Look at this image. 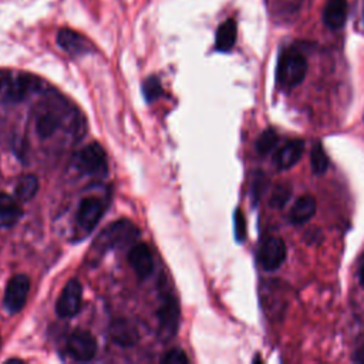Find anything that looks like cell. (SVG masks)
<instances>
[{"label": "cell", "mask_w": 364, "mask_h": 364, "mask_svg": "<svg viewBox=\"0 0 364 364\" xmlns=\"http://www.w3.org/2000/svg\"><path fill=\"white\" fill-rule=\"evenodd\" d=\"M236 21L233 18H229L225 23H222L216 31V50L222 53L230 51L236 43Z\"/></svg>", "instance_id": "2e32d148"}, {"label": "cell", "mask_w": 364, "mask_h": 364, "mask_svg": "<svg viewBox=\"0 0 364 364\" xmlns=\"http://www.w3.org/2000/svg\"><path fill=\"white\" fill-rule=\"evenodd\" d=\"M142 91H144V97L148 102L155 101L162 94V87H161L159 80L156 77L146 78L142 84Z\"/></svg>", "instance_id": "603a6c76"}, {"label": "cell", "mask_w": 364, "mask_h": 364, "mask_svg": "<svg viewBox=\"0 0 364 364\" xmlns=\"http://www.w3.org/2000/svg\"><path fill=\"white\" fill-rule=\"evenodd\" d=\"M57 43L63 50H65L67 53L74 54V55L84 54L91 50V44L88 43V40L84 36H81L77 31L68 30V28H63L58 31Z\"/></svg>", "instance_id": "7c38bea8"}, {"label": "cell", "mask_w": 364, "mask_h": 364, "mask_svg": "<svg viewBox=\"0 0 364 364\" xmlns=\"http://www.w3.org/2000/svg\"><path fill=\"white\" fill-rule=\"evenodd\" d=\"M67 351L77 361H90L97 353V341L91 333L77 330L67 340Z\"/></svg>", "instance_id": "52a82bcc"}, {"label": "cell", "mask_w": 364, "mask_h": 364, "mask_svg": "<svg viewBox=\"0 0 364 364\" xmlns=\"http://www.w3.org/2000/svg\"><path fill=\"white\" fill-rule=\"evenodd\" d=\"M277 141H279V136H277L274 129H272V128L264 129L260 134V136L257 138V141H256V151H257V154L262 155V156L270 154L274 149Z\"/></svg>", "instance_id": "7402d4cb"}, {"label": "cell", "mask_w": 364, "mask_h": 364, "mask_svg": "<svg viewBox=\"0 0 364 364\" xmlns=\"http://www.w3.org/2000/svg\"><path fill=\"white\" fill-rule=\"evenodd\" d=\"M36 80H31L28 75H20L7 84V95L10 100L18 101L36 85Z\"/></svg>", "instance_id": "ffe728a7"}, {"label": "cell", "mask_w": 364, "mask_h": 364, "mask_svg": "<svg viewBox=\"0 0 364 364\" xmlns=\"http://www.w3.org/2000/svg\"><path fill=\"white\" fill-rule=\"evenodd\" d=\"M38 191V179L34 175H23L14 188V195L18 200H30Z\"/></svg>", "instance_id": "ac0fdd59"}, {"label": "cell", "mask_w": 364, "mask_h": 364, "mask_svg": "<svg viewBox=\"0 0 364 364\" xmlns=\"http://www.w3.org/2000/svg\"><path fill=\"white\" fill-rule=\"evenodd\" d=\"M109 337L114 340V343H117L122 347H129L136 343L138 331L129 321L119 318L111 324Z\"/></svg>", "instance_id": "9a60e30c"}, {"label": "cell", "mask_w": 364, "mask_h": 364, "mask_svg": "<svg viewBox=\"0 0 364 364\" xmlns=\"http://www.w3.org/2000/svg\"><path fill=\"white\" fill-rule=\"evenodd\" d=\"M128 259L134 272L138 274V277L146 279L151 276L154 270V257L148 245L145 243L134 245L129 250Z\"/></svg>", "instance_id": "30bf717a"}, {"label": "cell", "mask_w": 364, "mask_h": 364, "mask_svg": "<svg viewBox=\"0 0 364 364\" xmlns=\"http://www.w3.org/2000/svg\"><path fill=\"white\" fill-rule=\"evenodd\" d=\"M188 357L181 348L168 350L164 357L161 358L162 364H188Z\"/></svg>", "instance_id": "d4e9b609"}, {"label": "cell", "mask_w": 364, "mask_h": 364, "mask_svg": "<svg viewBox=\"0 0 364 364\" xmlns=\"http://www.w3.org/2000/svg\"><path fill=\"white\" fill-rule=\"evenodd\" d=\"M310 164L311 169L316 175H321L328 168V156L320 142H314L310 152Z\"/></svg>", "instance_id": "44dd1931"}, {"label": "cell", "mask_w": 364, "mask_h": 364, "mask_svg": "<svg viewBox=\"0 0 364 364\" xmlns=\"http://www.w3.org/2000/svg\"><path fill=\"white\" fill-rule=\"evenodd\" d=\"M363 14H364V9H363Z\"/></svg>", "instance_id": "f546056e"}, {"label": "cell", "mask_w": 364, "mask_h": 364, "mask_svg": "<svg viewBox=\"0 0 364 364\" xmlns=\"http://www.w3.org/2000/svg\"><path fill=\"white\" fill-rule=\"evenodd\" d=\"M21 216V208L18 202L7 195L0 192V223L3 225H13Z\"/></svg>", "instance_id": "e0dca14e"}, {"label": "cell", "mask_w": 364, "mask_h": 364, "mask_svg": "<svg viewBox=\"0 0 364 364\" xmlns=\"http://www.w3.org/2000/svg\"><path fill=\"white\" fill-rule=\"evenodd\" d=\"M316 209H317V203L314 196L303 195L297 198L294 205L291 206L289 212V220L293 225H303L311 219V216L316 213Z\"/></svg>", "instance_id": "4fadbf2b"}, {"label": "cell", "mask_w": 364, "mask_h": 364, "mask_svg": "<svg viewBox=\"0 0 364 364\" xmlns=\"http://www.w3.org/2000/svg\"><path fill=\"white\" fill-rule=\"evenodd\" d=\"M233 226H235V237L237 242H243L245 236H246V220H245V215L240 209L235 210L233 215Z\"/></svg>", "instance_id": "484cf974"}, {"label": "cell", "mask_w": 364, "mask_h": 364, "mask_svg": "<svg viewBox=\"0 0 364 364\" xmlns=\"http://www.w3.org/2000/svg\"><path fill=\"white\" fill-rule=\"evenodd\" d=\"M358 280H360V284L364 287V260L361 262L358 269Z\"/></svg>", "instance_id": "f1b7e54d"}, {"label": "cell", "mask_w": 364, "mask_h": 364, "mask_svg": "<svg viewBox=\"0 0 364 364\" xmlns=\"http://www.w3.org/2000/svg\"><path fill=\"white\" fill-rule=\"evenodd\" d=\"M60 125L58 117L51 111H44L36 118V131L41 138L51 136Z\"/></svg>", "instance_id": "d6986e66"}, {"label": "cell", "mask_w": 364, "mask_h": 364, "mask_svg": "<svg viewBox=\"0 0 364 364\" xmlns=\"http://www.w3.org/2000/svg\"><path fill=\"white\" fill-rule=\"evenodd\" d=\"M307 73V61L304 55L294 50L287 48L282 53L277 64V82L283 88H294L304 80Z\"/></svg>", "instance_id": "6da1fadb"}, {"label": "cell", "mask_w": 364, "mask_h": 364, "mask_svg": "<svg viewBox=\"0 0 364 364\" xmlns=\"http://www.w3.org/2000/svg\"><path fill=\"white\" fill-rule=\"evenodd\" d=\"M304 151L303 139H291L286 142L276 154H274V165L280 171H286L296 165Z\"/></svg>", "instance_id": "8fae6325"}, {"label": "cell", "mask_w": 364, "mask_h": 364, "mask_svg": "<svg viewBox=\"0 0 364 364\" xmlns=\"http://www.w3.org/2000/svg\"><path fill=\"white\" fill-rule=\"evenodd\" d=\"M104 213V206L100 199L90 196L81 200L78 212H77V222L81 229L85 232H91L95 225L100 222Z\"/></svg>", "instance_id": "9c48e42d"}, {"label": "cell", "mask_w": 364, "mask_h": 364, "mask_svg": "<svg viewBox=\"0 0 364 364\" xmlns=\"http://www.w3.org/2000/svg\"><path fill=\"white\" fill-rule=\"evenodd\" d=\"M159 333L164 338H171L175 336L179 326V306L172 296L164 299L159 310Z\"/></svg>", "instance_id": "ba28073f"}, {"label": "cell", "mask_w": 364, "mask_h": 364, "mask_svg": "<svg viewBox=\"0 0 364 364\" xmlns=\"http://www.w3.org/2000/svg\"><path fill=\"white\" fill-rule=\"evenodd\" d=\"M354 361H355V363H364V346L355 351V354H354Z\"/></svg>", "instance_id": "4316f807"}, {"label": "cell", "mask_w": 364, "mask_h": 364, "mask_svg": "<svg viewBox=\"0 0 364 364\" xmlns=\"http://www.w3.org/2000/svg\"><path fill=\"white\" fill-rule=\"evenodd\" d=\"M81 296H82V289L80 282L77 279L68 280L57 300V304H55L57 314L61 318H68L77 314L81 306Z\"/></svg>", "instance_id": "8992f818"}, {"label": "cell", "mask_w": 364, "mask_h": 364, "mask_svg": "<svg viewBox=\"0 0 364 364\" xmlns=\"http://www.w3.org/2000/svg\"><path fill=\"white\" fill-rule=\"evenodd\" d=\"M324 24L331 30H338L347 20V1L346 0H328L323 11Z\"/></svg>", "instance_id": "5bb4252c"}, {"label": "cell", "mask_w": 364, "mask_h": 364, "mask_svg": "<svg viewBox=\"0 0 364 364\" xmlns=\"http://www.w3.org/2000/svg\"><path fill=\"white\" fill-rule=\"evenodd\" d=\"M290 186L287 185H277L274 189H273V193L270 196V206L273 208H283L286 205V202L289 200L290 198Z\"/></svg>", "instance_id": "cb8c5ba5"}, {"label": "cell", "mask_w": 364, "mask_h": 364, "mask_svg": "<svg viewBox=\"0 0 364 364\" xmlns=\"http://www.w3.org/2000/svg\"><path fill=\"white\" fill-rule=\"evenodd\" d=\"M286 256H287L286 243L279 236L266 237L260 245V249L257 253L259 263L266 272L277 270L286 260Z\"/></svg>", "instance_id": "7a4b0ae2"}, {"label": "cell", "mask_w": 364, "mask_h": 364, "mask_svg": "<svg viewBox=\"0 0 364 364\" xmlns=\"http://www.w3.org/2000/svg\"><path fill=\"white\" fill-rule=\"evenodd\" d=\"M134 235H136V229L131 222L117 220L101 232V235L97 237L95 246L98 250H107L125 243L127 240L132 239Z\"/></svg>", "instance_id": "3957f363"}, {"label": "cell", "mask_w": 364, "mask_h": 364, "mask_svg": "<svg viewBox=\"0 0 364 364\" xmlns=\"http://www.w3.org/2000/svg\"><path fill=\"white\" fill-rule=\"evenodd\" d=\"M9 75H7V73H4V71H0V92H1V90L6 87V84H9Z\"/></svg>", "instance_id": "83f0119b"}, {"label": "cell", "mask_w": 364, "mask_h": 364, "mask_svg": "<svg viewBox=\"0 0 364 364\" xmlns=\"http://www.w3.org/2000/svg\"><path fill=\"white\" fill-rule=\"evenodd\" d=\"M77 162L85 173L101 176L107 172V155L104 148L97 142H91L82 148L77 156Z\"/></svg>", "instance_id": "277c9868"}, {"label": "cell", "mask_w": 364, "mask_h": 364, "mask_svg": "<svg viewBox=\"0 0 364 364\" xmlns=\"http://www.w3.org/2000/svg\"><path fill=\"white\" fill-rule=\"evenodd\" d=\"M30 290V280L26 274H16L13 276L6 287L4 291V307L10 313H17L23 309L27 294Z\"/></svg>", "instance_id": "5b68a950"}]
</instances>
